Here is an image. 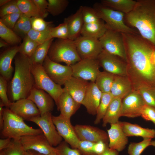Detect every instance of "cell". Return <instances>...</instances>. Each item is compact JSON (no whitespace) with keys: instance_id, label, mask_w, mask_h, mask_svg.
I'll use <instances>...</instances> for the list:
<instances>
[{"instance_id":"6da1fadb","label":"cell","mask_w":155,"mask_h":155,"mask_svg":"<svg viewBox=\"0 0 155 155\" xmlns=\"http://www.w3.org/2000/svg\"><path fill=\"white\" fill-rule=\"evenodd\" d=\"M126 54L127 76L133 90L143 86L155 87V47L138 34L122 33Z\"/></svg>"},{"instance_id":"7a4b0ae2","label":"cell","mask_w":155,"mask_h":155,"mask_svg":"<svg viewBox=\"0 0 155 155\" xmlns=\"http://www.w3.org/2000/svg\"><path fill=\"white\" fill-rule=\"evenodd\" d=\"M125 21L155 47V0H138L133 10L125 15Z\"/></svg>"},{"instance_id":"3957f363","label":"cell","mask_w":155,"mask_h":155,"mask_svg":"<svg viewBox=\"0 0 155 155\" xmlns=\"http://www.w3.org/2000/svg\"><path fill=\"white\" fill-rule=\"evenodd\" d=\"M14 64V72L8 90L13 102L27 98L35 86L29 58L19 53L15 56Z\"/></svg>"},{"instance_id":"277c9868","label":"cell","mask_w":155,"mask_h":155,"mask_svg":"<svg viewBox=\"0 0 155 155\" xmlns=\"http://www.w3.org/2000/svg\"><path fill=\"white\" fill-rule=\"evenodd\" d=\"M3 124L1 130V136L3 138H10L20 140L26 135H36L43 133L40 129H35L29 126L21 117L8 108H4Z\"/></svg>"},{"instance_id":"5b68a950","label":"cell","mask_w":155,"mask_h":155,"mask_svg":"<svg viewBox=\"0 0 155 155\" xmlns=\"http://www.w3.org/2000/svg\"><path fill=\"white\" fill-rule=\"evenodd\" d=\"M47 56L54 62L59 63L64 62L69 66L81 60L77 52L74 41L68 39H58L53 42Z\"/></svg>"},{"instance_id":"8992f818","label":"cell","mask_w":155,"mask_h":155,"mask_svg":"<svg viewBox=\"0 0 155 155\" xmlns=\"http://www.w3.org/2000/svg\"><path fill=\"white\" fill-rule=\"evenodd\" d=\"M99 18L105 23L107 29L123 34H138L135 29L130 27L125 21V14L102 5L96 3L93 7Z\"/></svg>"},{"instance_id":"52a82bcc","label":"cell","mask_w":155,"mask_h":155,"mask_svg":"<svg viewBox=\"0 0 155 155\" xmlns=\"http://www.w3.org/2000/svg\"><path fill=\"white\" fill-rule=\"evenodd\" d=\"M31 70L34 78V87L42 90L49 94L57 106L60 96L63 92V88L50 78L42 65H31Z\"/></svg>"},{"instance_id":"ba28073f","label":"cell","mask_w":155,"mask_h":155,"mask_svg":"<svg viewBox=\"0 0 155 155\" xmlns=\"http://www.w3.org/2000/svg\"><path fill=\"white\" fill-rule=\"evenodd\" d=\"M102 49L126 62V58L122 33L107 29L99 39Z\"/></svg>"},{"instance_id":"9c48e42d","label":"cell","mask_w":155,"mask_h":155,"mask_svg":"<svg viewBox=\"0 0 155 155\" xmlns=\"http://www.w3.org/2000/svg\"><path fill=\"white\" fill-rule=\"evenodd\" d=\"M51 112L35 117L29 121L37 125L42 130L50 144L56 147L62 141L63 138L57 131L52 119Z\"/></svg>"},{"instance_id":"30bf717a","label":"cell","mask_w":155,"mask_h":155,"mask_svg":"<svg viewBox=\"0 0 155 155\" xmlns=\"http://www.w3.org/2000/svg\"><path fill=\"white\" fill-rule=\"evenodd\" d=\"M72 76L85 81L95 82L100 71V67L96 59H84L71 65Z\"/></svg>"},{"instance_id":"8fae6325","label":"cell","mask_w":155,"mask_h":155,"mask_svg":"<svg viewBox=\"0 0 155 155\" xmlns=\"http://www.w3.org/2000/svg\"><path fill=\"white\" fill-rule=\"evenodd\" d=\"M42 65L46 73L56 84L60 86L72 76L71 66L63 65L52 61L47 56Z\"/></svg>"},{"instance_id":"7c38bea8","label":"cell","mask_w":155,"mask_h":155,"mask_svg":"<svg viewBox=\"0 0 155 155\" xmlns=\"http://www.w3.org/2000/svg\"><path fill=\"white\" fill-rule=\"evenodd\" d=\"M74 41L81 59H97L103 50L97 38L80 35Z\"/></svg>"},{"instance_id":"4fadbf2b","label":"cell","mask_w":155,"mask_h":155,"mask_svg":"<svg viewBox=\"0 0 155 155\" xmlns=\"http://www.w3.org/2000/svg\"><path fill=\"white\" fill-rule=\"evenodd\" d=\"M145 104L140 95L133 90L122 100L120 117L133 118L141 116L142 111Z\"/></svg>"},{"instance_id":"5bb4252c","label":"cell","mask_w":155,"mask_h":155,"mask_svg":"<svg viewBox=\"0 0 155 155\" xmlns=\"http://www.w3.org/2000/svg\"><path fill=\"white\" fill-rule=\"evenodd\" d=\"M20 141L25 151L32 150L38 153L47 154L55 151L43 133L36 135H26L22 137Z\"/></svg>"},{"instance_id":"9a60e30c","label":"cell","mask_w":155,"mask_h":155,"mask_svg":"<svg viewBox=\"0 0 155 155\" xmlns=\"http://www.w3.org/2000/svg\"><path fill=\"white\" fill-rule=\"evenodd\" d=\"M97 60L104 71L115 75L127 76V63L119 57L103 49Z\"/></svg>"},{"instance_id":"2e32d148","label":"cell","mask_w":155,"mask_h":155,"mask_svg":"<svg viewBox=\"0 0 155 155\" xmlns=\"http://www.w3.org/2000/svg\"><path fill=\"white\" fill-rule=\"evenodd\" d=\"M52 119L56 129L64 141L69 144L71 148L77 149L80 142L75 131L74 127L70 119H66L61 115H52Z\"/></svg>"},{"instance_id":"e0dca14e","label":"cell","mask_w":155,"mask_h":155,"mask_svg":"<svg viewBox=\"0 0 155 155\" xmlns=\"http://www.w3.org/2000/svg\"><path fill=\"white\" fill-rule=\"evenodd\" d=\"M74 129L80 140L90 141L95 143L102 141L108 143L107 133L98 128L89 125L77 124Z\"/></svg>"},{"instance_id":"ac0fdd59","label":"cell","mask_w":155,"mask_h":155,"mask_svg":"<svg viewBox=\"0 0 155 155\" xmlns=\"http://www.w3.org/2000/svg\"><path fill=\"white\" fill-rule=\"evenodd\" d=\"M9 108L24 120L28 121L34 117L40 115L36 104L28 98L11 102Z\"/></svg>"},{"instance_id":"d6986e66","label":"cell","mask_w":155,"mask_h":155,"mask_svg":"<svg viewBox=\"0 0 155 155\" xmlns=\"http://www.w3.org/2000/svg\"><path fill=\"white\" fill-rule=\"evenodd\" d=\"M27 98L36 104L40 115L51 112L53 109L54 100L49 94L42 90L34 87Z\"/></svg>"},{"instance_id":"ffe728a7","label":"cell","mask_w":155,"mask_h":155,"mask_svg":"<svg viewBox=\"0 0 155 155\" xmlns=\"http://www.w3.org/2000/svg\"><path fill=\"white\" fill-rule=\"evenodd\" d=\"M90 82L72 76L64 85L63 91L68 93L77 102L81 104Z\"/></svg>"},{"instance_id":"44dd1931","label":"cell","mask_w":155,"mask_h":155,"mask_svg":"<svg viewBox=\"0 0 155 155\" xmlns=\"http://www.w3.org/2000/svg\"><path fill=\"white\" fill-rule=\"evenodd\" d=\"M102 94V92L98 88L95 82H90L81 103V104L85 107L90 114L93 115L96 114Z\"/></svg>"},{"instance_id":"7402d4cb","label":"cell","mask_w":155,"mask_h":155,"mask_svg":"<svg viewBox=\"0 0 155 155\" xmlns=\"http://www.w3.org/2000/svg\"><path fill=\"white\" fill-rule=\"evenodd\" d=\"M107 130L109 139L108 147L118 152L123 150L127 144L128 139L121 129L119 122L111 124Z\"/></svg>"},{"instance_id":"603a6c76","label":"cell","mask_w":155,"mask_h":155,"mask_svg":"<svg viewBox=\"0 0 155 155\" xmlns=\"http://www.w3.org/2000/svg\"><path fill=\"white\" fill-rule=\"evenodd\" d=\"M19 46H15L6 50L0 55V75L7 81L12 79L14 70L12 61L19 53Z\"/></svg>"},{"instance_id":"cb8c5ba5","label":"cell","mask_w":155,"mask_h":155,"mask_svg":"<svg viewBox=\"0 0 155 155\" xmlns=\"http://www.w3.org/2000/svg\"><path fill=\"white\" fill-rule=\"evenodd\" d=\"M69 32L68 39L74 40L81 35L84 22L82 14V6L74 14L65 18Z\"/></svg>"},{"instance_id":"d4e9b609","label":"cell","mask_w":155,"mask_h":155,"mask_svg":"<svg viewBox=\"0 0 155 155\" xmlns=\"http://www.w3.org/2000/svg\"><path fill=\"white\" fill-rule=\"evenodd\" d=\"M133 90L132 83L127 76L115 75L110 91L113 98L123 99Z\"/></svg>"},{"instance_id":"484cf974","label":"cell","mask_w":155,"mask_h":155,"mask_svg":"<svg viewBox=\"0 0 155 155\" xmlns=\"http://www.w3.org/2000/svg\"><path fill=\"white\" fill-rule=\"evenodd\" d=\"M81 104L76 102L67 92L63 91L60 95L57 106L60 114L64 117L70 119L80 107Z\"/></svg>"},{"instance_id":"4316f807","label":"cell","mask_w":155,"mask_h":155,"mask_svg":"<svg viewBox=\"0 0 155 155\" xmlns=\"http://www.w3.org/2000/svg\"><path fill=\"white\" fill-rule=\"evenodd\" d=\"M119 124L126 136H140L144 138L155 137V130L142 127L138 125L125 121H119Z\"/></svg>"},{"instance_id":"83f0119b","label":"cell","mask_w":155,"mask_h":155,"mask_svg":"<svg viewBox=\"0 0 155 155\" xmlns=\"http://www.w3.org/2000/svg\"><path fill=\"white\" fill-rule=\"evenodd\" d=\"M122 99L114 98L110 103L102 119V126L106 127L108 124L118 123L120 107Z\"/></svg>"},{"instance_id":"f1b7e54d","label":"cell","mask_w":155,"mask_h":155,"mask_svg":"<svg viewBox=\"0 0 155 155\" xmlns=\"http://www.w3.org/2000/svg\"><path fill=\"white\" fill-rule=\"evenodd\" d=\"M107 29L105 23L102 20L96 22L84 24L81 35L99 39Z\"/></svg>"},{"instance_id":"f546056e","label":"cell","mask_w":155,"mask_h":155,"mask_svg":"<svg viewBox=\"0 0 155 155\" xmlns=\"http://www.w3.org/2000/svg\"><path fill=\"white\" fill-rule=\"evenodd\" d=\"M137 1L133 0H102L101 3L103 5L125 15L132 11L135 7Z\"/></svg>"},{"instance_id":"4dcf8cb0","label":"cell","mask_w":155,"mask_h":155,"mask_svg":"<svg viewBox=\"0 0 155 155\" xmlns=\"http://www.w3.org/2000/svg\"><path fill=\"white\" fill-rule=\"evenodd\" d=\"M53 39V38L50 39L37 46L34 53L29 58L31 65H42L47 55Z\"/></svg>"},{"instance_id":"1f68e13d","label":"cell","mask_w":155,"mask_h":155,"mask_svg":"<svg viewBox=\"0 0 155 155\" xmlns=\"http://www.w3.org/2000/svg\"><path fill=\"white\" fill-rule=\"evenodd\" d=\"M115 75L105 71H100L95 83L102 93L110 92Z\"/></svg>"},{"instance_id":"d6a6232c","label":"cell","mask_w":155,"mask_h":155,"mask_svg":"<svg viewBox=\"0 0 155 155\" xmlns=\"http://www.w3.org/2000/svg\"><path fill=\"white\" fill-rule=\"evenodd\" d=\"M17 4L20 12L29 18L37 17L42 18L33 0H18Z\"/></svg>"},{"instance_id":"836d02e7","label":"cell","mask_w":155,"mask_h":155,"mask_svg":"<svg viewBox=\"0 0 155 155\" xmlns=\"http://www.w3.org/2000/svg\"><path fill=\"white\" fill-rule=\"evenodd\" d=\"M113 98L110 92L102 93L100 102L97 109L96 117L94 122V124H99L102 119Z\"/></svg>"},{"instance_id":"e575fe53","label":"cell","mask_w":155,"mask_h":155,"mask_svg":"<svg viewBox=\"0 0 155 155\" xmlns=\"http://www.w3.org/2000/svg\"><path fill=\"white\" fill-rule=\"evenodd\" d=\"M0 36L9 44H16L21 41L20 37L12 30L6 26L0 20Z\"/></svg>"},{"instance_id":"d590c367","label":"cell","mask_w":155,"mask_h":155,"mask_svg":"<svg viewBox=\"0 0 155 155\" xmlns=\"http://www.w3.org/2000/svg\"><path fill=\"white\" fill-rule=\"evenodd\" d=\"M135 90L140 95L146 104L155 108V87L143 86Z\"/></svg>"},{"instance_id":"8d00e7d4","label":"cell","mask_w":155,"mask_h":155,"mask_svg":"<svg viewBox=\"0 0 155 155\" xmlns=\"http://www.w3.org/2000/svg\"><path fill=\"white\" fill-rule=\"evenodd\" d=\"M47 11L53 16H58L62 13L69 4L67 0H48Z\"/></svg>"},{"instance_id":"74e56055","label":"cell","mask_w":155,"mask_h":155,"mask_svg":"<svg viewBox=\"0 0 155 155\" xmlns=\"http://www.w3.org/2000/svg\"><path fill=\"white\" fill-rule=\"evenodd\" d=\"M32 29L30 18L22 13L13 30L15 32L26 36Z\"/></svg>"},{"instance_id":"f35d334b","label":"cell","mask_w":155,"mask_h":155,"mask_svg":"<svg viewBox=\"0 0 155 155\" xmlns=\"http://www.w3.org/2000/svg\"><path fill=\"white\" fill-rule=\"evenodd\" d=\"M39 45L27 35L25 36L22 42L19 46L18 53L29 58Z\"/></svg>"},{"instance_id":"ab89813d","label":"cell","mask_w":155,"mask_h":155,"mask_svg":"<svg viewBox=\"0 0 155 155\" xmlns=\"http://www.w3.org/2000/svg\"><path fill=\"white\" fill-rule=\"evenodd\" d=\"M151 139L144 138L138 143H131L129 145L128 153L129 155H140L144 151L150 146Z\"/></svg>"},{"instance_id":"60d3db41","label":"cell","mask_w":155,"mask_h":155,"mask_svg":"<svg viewBox=\"0 0 155 155\" xmlns=\"http://www.w3.org/2000/svg\"><path fill=\"white\" fill-rule=\"evenodd\" d=\"M52 28L43 31H36L32 29L26 35L40 45L48 40L52 38L51 36V31Z\"/></svg>"},{"instance_id":"b9f144b4","label":"cell","mask_w":155,"mask_h":155,"mask_svg":"<svg viewBox=\"0 0 155 155\" xmlns=\"http://www.w3.org/2000/svg\"><path fill=\"white\" fill-rule=\"evenodd\" d=\"M23 150L20 140L12 139L9 145L0 152V155H24Z\"/></svg>"},{"instance_id":"7bdbcfd3","label":"cell","mask_w":155,"mask_h":155,"mask_svg":"<svg viewBox=\"0 0 155 155\" xmlns=\"http://www.w3.org/2000/svg\"><path fill=\"white\" fill-rule=\"evenodd\" d=\"M82 14L84 24L96 22L102 20L93 7L82 6Z\"/></svg>"},{"instance_id":"ee69618b","label":"cell","mask_w":155,"mask_h":155,"mask_svg":"<svg viewBox=\"0 0 155 155\" xmlns=\"http://www.w3.org/2000/svg\"><path fill=\"white\" fill-rule=\"evenodd\" d=\"M51 36L52 38L59 39H68L69 32L66 23L63 22L58 26L53 27L51 30Z\"/></svg>"},{"instance_id":"f6af8a7d","label":"cell","mask_w":155,"mask_h":155,"mask_svg":"<svg viewBox=\"0 0 155 155\" xmlns=\"http://www.w3.org/2000/svg\"><path fill=\"white\" fill-rule=\"evenodd\" d=\"M32 29L38 31H43L50 29L53 26V22L45 21L41 17H33L30 18Z\"/></svg>"},{"instance_id":"bcb514c9","label":"cell","mask_w":155,"mask_h":155,"mask_svg":"<svg viewBox=\"0 0 155 155\" xmlns=\"http://www.w3.org/2000/svg\"><path fill=\"white\" fill-rule=\"evenodd\" d=\"M55 152L58 155H81L80 152L76 149L69 147L68 144L65 141H62L55 147Z\"/></svg>"},{"instance_id":"7dc6e473","label":"cell","mask_w":155,"mask_h":155,"mask_svg":"<svg viewBox=\"0 0 155 155\" xmlns=\"http://www.w3.org/2000/svg\"><path fill=\"white\" fill-rule=\"evenodd\" d=\"M16 13H21L18 5L17 0H11L0 8L1 18L7 15Z\"/></svg>"},{"instance_id":"c3c4849f","label":"cell","mask_w":155,"mask_h":155,"mask_svg":"<svg viewBox=\"0 0 155 155\" xmlns=\"http://www.w3.org/2000/svg\"><path fill=\"white\" fill-rule=\"evenodd\" d=\"M7 81L0 75V98L1 101L6 108H9L11 102L9 100L7 95Z\"/></svg>"},{"instance_id":"681fc988","label":"cell","mask_w":155,"mask_h":155,"mask_svg":"<svg viewBox=\"0 0 155 155\" xmlns=\"http://www.w3.org/2000/svg\"><path fill=\"white\" fill-rule=\"evenodd\" d=\"M94 143L87 141L80 140L76 149L82 155H95L93 151Z\"/></svg>"},{"instance_id":"f907efd6","label":"cell","mask_w":155,"mask_h":155,"mask_svg":"<svg viewBox=\"0 0 155 155\" xmlns=\"http://www.w3.org/2000/svg\"><path fill=\"white\" fill-rule=\"evenodd\" d=\"M21 14L16 13L7 15L1 18L0 20L7 27L13 30Z\"/></svg>"},{"instance_id":"816d5d0a","label":"cell","mask_w":155,"mask_h":155,"mask_svg":"<svg viewBox=\"0 0 155 155\" xmlns=\"http://www.w3.org/2000/svg\"><path fill=\"white\" fill-rule=\"evenodd\" d=\"M141 116L147 121L152 122L155 125V108L145 104L141 113Z\"/></svg>"},{"instance_id":"f5cc1de1","label":"cell","mask_w":155,"mask_h":155,"mask_svg":"<svg viewBox=\"0 0 155 155\" xmlns=\"http://www.w3.org/2000/svg\"><path fill=\"white\" fill-rule=\"evenodd\" d=\"M37 7L42 18H46L49 13L47 11L48 3L46 0H33Z\"/></svg>"},{"instance_id":"db71d44e","label":"cell","mask_w":155,"mask_h":155,"mask_svg":"<svg viewBox=\"0 0 155 155\" xmlns=\"http://www.w3.org/2000/svg\"><path fill=\"white\" fill-rule=\"evenodd\" d=\"M108 147V143L102 141L94 143L93 151L95 155H100Z\"/></svg>"},{"instance_id":"11a10c76","label":"cell","mask_w":155,"mask_h":155,"mask_svg":"<svg viewBox=\"0 0 155 155\" xmlns=\"http://www.w3.org/2000/svg\"><path fill=\"white\" fill-rule=\"evenodd\" d=\"M12 139L5 138L0 139V151L7 148L10 144Z\"/></svg>"},{"instance_id":"9f6ffc18","label":"cell","mask_w":155,"mask_h":155,"mask_svg":"<svg viewBox=\"0 0 155 155\" xmlns=\"http://www.w3.org/2000/svg\"><path fill=\"white\" fill-rule=\"evenodd\" d=\"M4 105L0 101V128L1 130L2 128L3 124V111Z\"/></svg>"},{"instance_id":"6f0895ef","label":"cell","mask_w":155,"mask_h":155,"mask_svg":"<svg viewBox=\"0 0 155 155\" xmlns=\"http://www.w3.org/2000/svg\"><path fill=\"white\" fill-rule=\"evenodd\" d=\"M100 155H119V152L108 147Z\"/></svg>"},{"instance_id":"680465c9","label":"cell","mask_w":155,"mask_h":155,"mask_svg":"<svg viewBox=\"0 0 155 155\" xmlns=\"http://www.w3.org/2000/svg\"><path fill=\"white\" fill-rule=\"evenodd\" d=\"M24 155H37V152L32 150L25 151Z\"/></svg>"},{"instance_id":"91938a15","label":"cell","mask_w":155,"mask_h":155,"mask_svg":"<svg viewBox=\"0 0 155 155\" xmlns=\"http://www.w3.org/2000/svg\"><path fill=\"white\" fill-rule=\"evenodd\" d=\"M9 44L2 39L0 40V47H6L8 46Z\"/></svg>"},{"instance_id":"94428289","label":"cell","mask_w":155,"mask_h":155,"mask_svg":"<svg viewBox=\"0 0 155 155\" xmlns=\"http://www.w3.org/2000/svg\"><path fill=\"white\" fill-rule=\"evenodd\" d=\"M11 0H0V6L1 7L6 4Z\"/></svg>"},{"instance_id":"6125c7cd","label":"cell","mask_w":155,"mask_h":155,"mask_svg":"<svg viewBox=\"0 0 155 155\" xmlns=\"http://www.w3.org/2000/svg\"><path fill=\"white\" fill-rule=\"evenodd\" d=\"M37 155H58L57 153L55 152L54 151L49 154H40L39 153L37 152Z\"/></svg>"},{"instance_id":"be15d7a7","label":"cell","mask_w":155,"mask_h":155,"mask_svg":"<svg viewBox=\"0 0 155 155\" xmlns=\"http://www.w3.org/2000/svg\"><path fill=\"white\" fill-rule=\"evenodd\" d=\"M152 57L155 66V48L153 52Z\"/></svg>"},{"instance_id":"e7e4bbea","label":"cell","mask_w":155,"mask_h":155,"mask_svg":"<svg viewBox=\"0 0 155 155\" xmlns=\"http://www.w3.org/2000/svg\"><path fill=\"white\" fill-rule=\"evenodd\" d=\"M150 146L155 147V141H151L150 142Z\"/></svg>"}]
</instances>
